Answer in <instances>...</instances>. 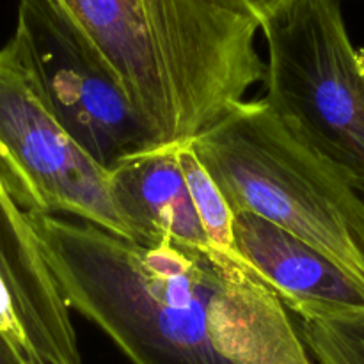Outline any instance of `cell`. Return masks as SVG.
<instances>
[{
    "label": "cell",
    "mask_w": 364,
    "mask_h": 364,
    "mask_svg": "<svg viewBox=\"0 0 364 364\" xmlns=\"http://www.w3.org/2000/svg\"><path fill=\"white\" fill-rule=\"evenodd\" d=\"M27 215L66 304L132 364H315L290 309L237 256Z\"/></svg>",
    "instance_id": "1"
},
{
    "label": "cell",
    "mask_w": 364,
    "mask_h": 364,
    "mask_svg": "<svg viewBox=\"0 0 364 364\" xmlns=\"http://www.w3.org/2000/svg\"><path fill=\"white\" fill-rule=\"evenodd\" d=\"M114 75L151 148L212 127L265 78L244 0H53Z\"/></svg>",
    "instance_id": "2"
},
{
    "label": "cell",
    "mask_w": 364,
    "mask_h": 364,
    "mask_svg": "<svg viewBox=\"0 0 364 364\" xmlns=\"http://www.w3.org/2000/svg\"><path fill=\"white\" fill-rule=\"evenodd\" d=\"M191 142L235 213L276 224L364 281V194L265 100L235 103Z\"/></svg>",
    "instance_id": "3"
},
{
    "label": "cell",
    "mask_w": 364,
    "mask_h": 364,
    "mask_svg": "<svg viewBox=\"0 0 364 364\" xmlns=\"http://www.w3.org/2000/svg\"><path fill=\"white\" fill-rule=\"evenodd\" d=\"M265 100L364 194V48L338 0H287L262 21Z\"/></svg>",
    "instance_id": "4"
},
{
    "label": "cell",
    "mask_w": 364,
    "mask_h": 364,
    "mask_svg": "<svg viewBox=\"0 0 364 364\" xmlns=\"http://www.w3.org/2000/svg\"><path fill=\"white\" fill-rule=\"evenodd\" d=\"M0 171L27 213L84 220L137 242L116 205L110 171L46 109L9 45L0 48Z\"/></svg>",
    "instance_id": "5"
},
{
    "label": "cell",
    "mask_w": 364,
    "mask_h": 364,
    "mask_svg": "<svg viewBox=\"0 0 364 364\" xmlns=\"http://www.w3.org/2000/svg\"><path fill=\"white\" fill-rule=\"evenodd\" d=\"M7 45L46 109L105 169L151 148L123 87L46 0H20Z\"/></svg>",
    "instance_id": "6"
},
{
    "label": "cell",
    "mask_w": 364,
    "mask_h": 364,
    "mask_svg": "<svg viewBox=\"0 0 364 364\" xmlns=\"http://www.w3.org/2000/svg\"><path fill=\"white\" fill-rule=\"evenodd\" d=\"M237 256L295 316L364 313V281L276 224L235 215Z\"/></svg>",
    "instance_id": "7"
},
{
    "label": "cell",
    "mask_w": 364,
    "mask_h": 364,
    "mask_svg": "<svg viewBox=\"0 0 364 364\" xmlns=\"http://www.w3.org/2000/svg\"><path fill=\"white\" fill-rule=\"evenodd\" d=\"M0 276L36 364H82L71 309L43 258L27 212L0 171Z\"/></svg>",
    "instance_id": "8"
},
{
    "label": "cell",
    "mask_w": 364,
    "mask_h": 364,
    "mask_svg": "<svg viewBox=\"0 0 364 364\" xmlns=\"http://www.w3.org/2000/svg\"><path fill=\"white\" fill-rule=\"evenodd\" d=\"M181 144L155 146L117 162L110 169L114 199L141 244L212 247L188 192Z\"/></svg>",
    "instance_id": "9"
},
{
    "label": "cell",
    "mask_w": 364,
    "mask_h": 364,
    "mask_svg": "<svg viewBox=\"0 0 364 364\" xmlns=\"http://www.w3.org/2000/svg\"><path fill=\"white\" fill-rule=\"evenodd\" d=\"M180 160L192 203H194L196 212L201 219L210 244H212L213 249L224 252V255L237 256L233 233L235 215L237 213L233 212V208L228 203L226 196L220 191L219 185L215 183V180L210 176L205 166L199 162L191 141L181 144Z\"/></svg>",
    "instance_id": "10"
},
{
    "label": "cell",
    "mask_w": 364,
    "mask_h": 364,
    "mask_svg": "<svg viewBox=\"0 0 364 364\" xmlns=\"http://www.w3.org/2000/svg\"><path fill=\"white\" fill-rule=\"evenodd\" d=\"M299 331L315 364H364V313L301 316Z\"/></svg>",
    "instance_id": "11"
},
{
    "label": "cell",
    "mask_w": 364,
    "mask_h": 364,
    "mask_svg": "<svg viewBox=\"0 0 364 364\" xmlns=\"http://www.w3.org/2000/svg\"><path fill=\"white\" fill-rule=\"evenodd\" d=\"M0 331L6 333L9 338H13L16 343H20L25 348L23 333H21L20 322H18L16 309H14L13 299H11L9 291H7L2 276H0Z\"/></svg>",
    "instance_id": "12"
},
{
    "label": "cell",
    "mask_w": 364,
    "mask_h": 364,
    "mask_svg": "<svg viewBox=\"0 0 364 364\" xmlns=\"http://www.w3.org/2000/svg\"><path fill=\"white\" fill-rule=\"evenodd\" d=\"M0 364H36L20 343L0 331Z\"/></svg>",
    "instance_id": "13"
},
{
    "label": "cell",
    "mask_w": 364,
    "mask_h": 364,
    "mask_svg": "<svg viewBox=\"0 0 364 364\" xmlns=\"http://www.w3.org/2000/svg\"><path fill=\"white\" fill-rule=\"evenodd\" d=\"M244 2L251 7L252 13L258 16L259 23H262L272 11H276L277 7L283 6L287 0H244Z\"/></svg>",
    "instance_id": "14"
}]
</instances>
